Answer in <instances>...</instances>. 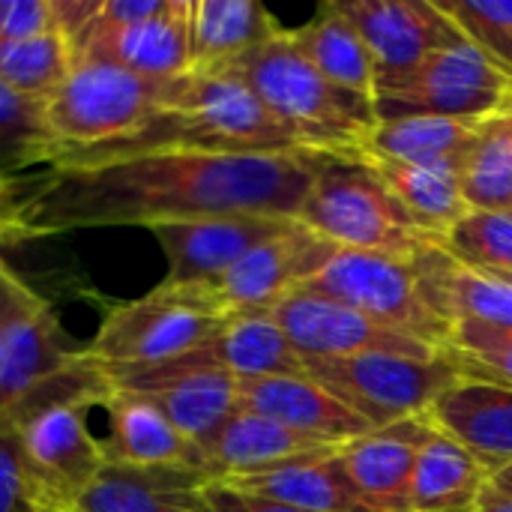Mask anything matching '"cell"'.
Segmentation results:
<instances>
[{"label":"cell","mask_w":512,"mask_h":512,"mask_svg":"<svg viewBox=\"0 0 512 512\" xmlns=\"http://www.w3.org/2000/svg\"><path fill=\"white\" fill-rule=\"evenodd\" d=\"M315 168L309 153L165 150L99 165H48L18 186L24 240L207 216L297 219Z\"/></svg>","instance_id":"cell-1"},{"label":"cell","mask_w":512,"mask_h":512,"mask_svg":"<svg viewBox=\"0 0 512 512\" xmlns=\"http://www.w3.org/2000/svg\"><path fill=\"white\" fill-rule=\"evenodd\" d=\"M165 150L306 153L243 81L228 72H189L177 78L174 96L138 132L66 153L54 165H99Z\"/></svg>","instance_id":"cell-2"},{"label":"cell","mask_w":512,"mask_h":512,"mask_svg":"<svg viewBox=\"0 0 512 512\" xmlns=\"http://www.w3.org/2000/svg\"><path fill=\"white\" fill-rule=\"evenodd\" d=\"M111 393L105 369L84 357L30 390L0 426H6L51 510H72L105 468L102 441L90 432V411Z\"/></svg>","instance_id":"cell-3"},{"label":"cell","mask_w":512,"mask_h":512,"mask_svg":"<svg viewBox=\"0 0 512 512\" xmlns=\"http://www.w3.org/2000/svg\"><path fill=\"white\" fill-rule=\"evenodd\" d=\"M219 72L243 81L306 153L357 156L378 123L375 102L327 81L285 27Z\"/></svg>","instance_id":"cell-4"},{"label":"cell","mask_w":512,"mask_h":512,"mask_svg":"<svg viewBox=\"0 0 512 512\" xmlns=\"http://www.w3.org/2000/svg\"><path fill=\"white\" fill-rule=\"evenodd\" d=\"M315 180L297 222L336 249L414 258L429 237L360 156L309 153Z\"/></svg>","instance_id":"cell-5"},{"label":"cell","mask_w":512,"mask_h":512,"mask_svg":"<svg viewBox=\"0 0 512 512\" xmlns=\"http://www.w3.org/2000/svg\"><path fill=\"white\" fill-rule=\"evenodd\" d=\"M177 78H147L99 57H75L69 75L45 99V123L57 159L138 132L171 96Z\"/></svg>","instance_id":"cell-6"},{"label":"cell","mask_w":512,"mask_h":512,"mask_svg":"<svg viewBox=\"0 0 512 512\" xmlns=\"http://www.w3.org/2000/svg\"><path fill=\"white\" fill-rule=\"evenodd\" d=\"M225 321L192 285L159 282L144 297L111 306L84 351L102 369L162 366L204 348Z\"/></svg>","instance_id":"cell-7"},{"label":"cell","mask_w":512,"mask_h":512,"mask_svg":"<svg viewBox=\"0 0 512 512\" xmlns=\"http://www.w3.org/2000/svg\"><path fill=\"white\" fill-rule=\"evenodd\" d=\"M512 102V75L459 36L429 54L408 78L375 93L378 120L456 117L486 120Z\"/></svg>","instance_id":"cell-8"},{"label":"cell","mask_w":512,"mask_h":512,"mask_svg":"<svg viewBox=\"0 0 512 512\" xmlns=\"http://www.w3.org/2000/svg\"><path fill=\"white\" fill-rule=\"evenodd\" d=\"M303 288L333 297L375 324L396 330L441 351L450 342V324L426 303L411 258L336 249V255Z\"/></svg>","instance_id":"cell-9"},{"label":"cell","mask_w":512,"mask_h":512,"mask_svg":"<svg viewBox=\"0 0 512 512\" xmlns=\"http://www.w3.org/2000/svg\"><path fill=\"white\" fill-rule=\"evenodd\" d=\"M303 366L318 387L363 417L372 429L420 417L450 384L459 381L441 354L432 360L360 354L345 360H306Z\"/></svg>","instance_id":"cell-10"},{"label":"cell","mask_w":512,"mask_h":512,"mask_svg":"<svg viewBox=\"0 0 512 512\" xmlns=\"http://www.w3.org/2000/svg\"><path fill=\"white\" fill-rule=\"evenodd\" d=\"M81 357L84 345L69 342L54 306L0 255V417Z\"/></svg>","instance_id":"cell-11"},{"label":"cell","mask_w":512,"mask_h":512,"mask_svg":"<svg viewBox=\"0 0 512 512\" xmlns=\"http://www.w3.org/2000/svg\"><path fill=\"white\" fill-rule=\"evenodd\" d=\"M336 255V246L294 222L285 234L261 243L231 270L210 282H192L201 300L219 315H267L291 291L303 288Z\"/></svg>","instance_id":"cell-12"},{"label":"cell","mask_w":512,"mask_h":512,"mask_svg":"<svg viewBox=\"0 0 512 512\" xmlns=\"http://www.w3.org/2000/svg\"><path fill=\"white\" fill-rule=\"evenodd\" d=\"M270 318L285 333L288 345L297 357L306 360H345L360 354H402L417 360H432L438 351L423 342L402 336L360 315L357 309L315 294L309 288L291 291L279 306H273Z\"/></svg>","instance_id":"cell-13"},{"label":"cell","mask_w":512,"mask_h":512,"mask_svg":"<svg viewBox=\"0 0 512 512\" xmlns=\"http://www.w3.org/2000/svg\"><path fill=\"white\" fill-rule=\"evenodd\" d=\"M105 375L111 387L147 396L195 447L204 444L231 414L240 411V381L222 369L201 363L195 351L162 366L105 369Z\"/></svg>","instance_id":"cell-14"},{"label":"cell","mask_w":512,"mask_h":512,"mask_svg":"<svg viewBox=\"0 0 512 512\" xmlns=\"http://www.w3.org/2000/svg\"><path fill=\"white\" fill-rule=\"evenodd\" d=\"M336 6L360 33L378 90L408 78L429 54L459 36L435 0H336Z\"/></svg>","instance_id":"cell-15"},{"label":"cell","mask_w":512,"mask_h":512,"mask_svg":"<svg viewBox=\"0 0 512 512\" xmlns=\"http://www.w3.org/2000/svg\"><path fill=\"white\" fill-rule=\"evenodd\" d=\"M297 219L288 216H207L150 225L168 261V285L210 282L231 270L261 243L285 234Z\"/></svg>","instance_id":"cell-16"},{"label":"cell","mask_w":512,"mask_h":512,"mask_svg":"<svg viewBox=\"0 0 512 512\" xmlns=\"http://www.w3.org/2000/svg\"><path fill=\"white\" fill-rule=\"evenodd\" d=\"M192 0H171V6L147 21L126 27L90 24L75 42V57L111 60L123 69H132L147 78H183L192 72V27H189Z\"/></svg>","instance_id":"cell-17"},{"label":"cell","mask_w":512,"mask_h":512,"mask_svg":"<svg viewBox=\"0 0 512 512\" xmlns=\"http://www.w3.org/2000/svg\"><path fill=\"white\" fill-rule=\"evenodd\" d=\"M333 450L339 447L291 432L270 417L237 411L204 444L195 447V468L210 483H228Z\"/></svg>","instance_id":"cell-18"},{"label":"cell","mask_w":512,"mask_h":512,"mask_svg":"<svg viewBox=\"0 0 512 512\" xmlns=\"http://www.w3.org/2000/svg\"><path fill=\"white\" fill-rule=\"evenodd\" d=\"M426 417L375 429L339 447V462L357 498L372 512H411L417 447L429 435Z\"/></svg>","instance_id":"cell-19"},{"label":"cell","mask_w":512,"mask_h":512,"mask_svg":"<svg viewBox=\"0 0 512 512\" xmlns=\"http://www.w3.org/2000/svg\"><path fill=\"white\" fill-rule=\"evenodd\" d=\"M237 396H240V411L270 417L291 432L318 438L333 447H342L354 438L375 432L363 417H357L351 408L333 399L309 375L240 381Z\"/></svg>","instance_id":"cell-20"},{"label":"cell","mask_w":512,"mask_h":512,"mask_svg":"<svg viewBox=\"0 0 512 512\" xmlns=\"http://www.w3.org/2000/svg\"><path fill=\"white\" fill-rule=\"evenodd\" d=\"M432 429L462 444L492 477L512 465V390L456 381L426 411Z\"/></svg>","instance_id":"cell-21"},{"label":"cell","mask_w":512,"mask_h":512,"mask_svg":"<svg viewBox=\"0 0 512 512\" xmlns=\"http://www.w3.org/2000/svg\"><path fill=\"white\" fill-rule=\"evenodd\" d=\"M198 468H132L105 462L99 477L75 501V512H213Z\"/></svg>","instance_id":"cell-22"},{"label":"cell","mask_w":512,"mask_h":512,"mask_svg":"<svg viewBox=\"0 0 512 512\" xmlns=\"http://www.w3.org/2000/svg\"><path fill=\"white\" fill-rule=\"evenodd\" d=\"M411 267L426 303L450 327L456 321H480L512 330V285L498 276L465 267L438 243L423 246Z\"/></svg>","instance_id":"cell-23"},{"label":"cell","mask_w":512,"mask_h":512,"mask_svg":"<svg viewBox=\"0 0 512 512\" xmlns=\"http://www.w3.org/2000/svg\"><path fill=\"white\" fill-rule=\"evenodd\" d=\"M102 411L108 417V435L99 438L105 462L132 468H195V444L186 441L147 396L111 387Z\"/></svg>","instance_id":"cell-24"},{"label":"cell","mask_w":512,"mask_h":512,"mask_svg":"<svg viewBox=\"0 0 512 512\" xmlns=\"http://www.w3.org/2000/svg\"><path fill=\"white\" fill-rule=\"evenodd\" d=\"M360 159L381 177V183L396 195L411 219L435 240H441L459 219L471 213L462 192L465 162H396L366 153H360Z\"/></svg>","instance_id":"cell-25"},{"label":"cell","mask_w":512,"mask_h":512,"mask_svg":"<svg viewBox=\"0 0 512 512\" xmlns=\"http://www.w3.org/2000/svg\"><path fill=\"white\" fill-rule=\"evenodd\" d=\"M195 357L213 369L234 375L237 381L306 375L303 360L288 345L279 324L267 315H234L222 330L195 351Z\"/></svg>","instance_id":"cell-26"},{"label":"cell","mask_w":512,"mask_h":512,"mask_svg":"<svg viewBox=\"0 0 512 512\" xmlns=\"http://www.w3.org/2000/svg\"><path fill=\"white\" fill-rule=\"evenodd\" d=\"M189 27L192 72H219L282 30L255 0H192Z\"/></svg>","instance_id":"cell-27"},{"label":"cell","mask_w":512,"mask_h":512,"mask_svg":"<svg viewBox=\"0 0 512 512\" xmlns=\"http://www.w3.org/2000/svg\"><path fill=\"white\" fill-rule=\"evenodd\" d=\"M228 486L309 512H372L348 483L339 450L306 456L255 477L228 480Z\"/></svg>","instance_id":"cell-28"},{"label":"cell","mask_w":512,"mask_h":512,"mask_svg":"<svg viewBox=\"0 0 512 512\" xmlns=\"http://www.w3.org/2000/svg\"><path fill=\"white\" fill-rule=\"evenodd\" d=\"M489 483L492 474L462 444L429 429L417 447L411 512H468Z\"/></svg>","instance_id":"cell-29"},{"label":"cell","mask_w":512,"mask_h":512,"mask_svg":"<svg viewBox=\"0 0 512 512\" xmlns=\"http://www.w3.org/2000/svg\"><path fill=\"white\" fill-rule=\"evenodd\" d=\"M291 39L327 81L375 102L378 78L372 57L354 24L342 15L336 3L321 6L312 21L291 30Z\"/></svg>","instance_id":"cell-30"},{"label":"cell","mask_w":512,"mask_h":512,"mask_svg":"<svg viewBox=\"0 0 512 512\" xmlns=\"http://www.w3.org/2000/svg\"><path fill=\"white\" fill-rule=\"evenodd\" d=\"M483 120L399 117L378 120L360 153L396 162H465ZM357 153V156H360Z\"/></svg>","instance_id":"cell-31"},{"label":"cell","mask_w":512,"mask_h":512,"mask_svg":"<svg viewBox=\"0 0 512 512\" xmlns=\"http://www.w3.org/2000/svg\"><path fill=\"white\" fill-rule=\"evenodd\" d=\"M471 210H512V102L480 123L462 165Z\"/></svg>","instance_id":"cell-32"},{"label":"cell","mask_w":512,"mask_h":512,"mask_svg":"<svg viewBox=\"0 0 512 512\" xmlns=\"http://www.w3.org/2000/svg\"><path fill=\"white\" fill-rule=\"evenodd\" d=\"M72 63V45L57 30L0 45V81L42 102L54 96V90L69 75Z\"/></svg>","instance_id":"cell-33"},{"label":"cell","mask_w":512,"mask_h":512,"mask_svg":"<svg viewBox=\"0 0 512 512\" xmlns=\"http://www.w3.org/2000/svg\"><path fill=\"white\" fill-rule=\"evenodd\" d=\"M54 162L57 144L45 123V102L0 81V174Z\"/></svg>","instance_id":"cell-34"},{"label":"cell","mask_w":512,"mask_h":512,"mask_svg":"<svg viewBox=\"0 0 512 512\" xmlns=\"http://www.w3.org/2000/svg\"><path fill=\"white\" fill-rule=\"evenodd\" d=\"M459 381L495 384L512 390V330L480 324V321H456L450 327V342L438 351Z\"/></svg>","instance_id":"cell-35"},{"label":"cell","mask_w":512,"mask_h":512,"mask_svg":"<svg viewBox=\"0 0 512 512\" xmlns=\"http://www.w3.org/2000/svg\"><path fill=\"white\" fill-rule=\"evenodd\" d=\"M438 246L480 273H512V210H471Z\"/></svg>","instance_id":"cell-36"},{"label":"cell","mask_w":512,"mask_h":512,"mask_svg":"<svg viewBox=\"0 0 512 512\" xmlns=\"http://www.w3.org/2000/svg\"><path fill=\"white\" fill-rule=\"evenodd\" d=\"M483 54L512 75V0H435Z\"/></svg>","instance_id":"cell-37"},{"label":"cell","mask_w":512,"mask_h":512,"mask_svg":"<svg viewBox=\"0 0 512 512\" xmlns=\"http://www.w3.org/2000/svg\"><path fill=\"white\" fill-rule=\"evenodd\" d=\"M0 512H51L6 426H0Z\"/></svg>","instance_id":"cell-38"},{"label":"cell","mask_w":512,"mask_h":512,"mask_svg":"<svg viewBox=\"0 0 512 512\" xmlns=\"http://www.w3.org/2000/svg\"><path fill=\"white\" fill-rule=\"evenodd\" d=\"M57 30L51 0H0V45Z\"/></svg>","instance_id":"cell-39"},{"label":"cell","mask_w":512,"mask_h":512,"mask_svg":"<svg viewBox=\"0 0 512 512\" xmlns=\"http://www.w3.org/2000/svg\"><path fill=\"white\" fill-rule=\"evenodd\" d=\"M204 498H207L213 512H309L300 510V507H291V504H282V501H270V498H261V495L240 492V489H234L228 483H207Z\"/></svg>","instance_id":"cell-40"},{"label":"cell","mask_w":512,"mask_h":512,"mask_svg":"<svg viewBox=\"0 0 512 512\" xmlns=\"http://www.w3.org/2000/svg\"><path fill=\"white\" fill-rule=\"evenodd\" d=\"M168 6H171V0H102L93 24H102V27H126V24H138V21L156 18Z\"/></svg>","instance_id":"cell-41"},{"label":"cell","mask_w":512,"mask_h":512,"mask_svg":"<svg viewBox=\"0 0 512 512\" xmlns=\"http://www.w3.org/2000/svg\"><path fill=\"white\" fill-rule=\"evenodd\" d=\"M99 3L102 0H51L57 33H63L69 39V45H72L93 24V18L99 12Z\"/></svg>","instance_id":"cell-42"},{"label":"cell","mask_w":512,"mask_h":512,"mask_svg":"<svg viewBox=\"0 0 512 512\" xmlns=\"http://www.w3.org/2000/svg\"><path fill=\"white\" fill-rule=\"evenodd\" d=\"M21 213H18V183L0 174V246L21 243Z\"/></svg>","instance_id":"cell-43"},{"label":"cell","mask_w":512,"mask_h":512,"mask_svg":"<svg viewBox=\"0 0 512 512\" xmlns=\"http://www.w3.org/2000/svg\"><path fill=\"white\" fill-rule=\"evenodd\" d=\"M468 512H512V498L501 495L492 483L483 489V495L477 498V504Z\"/></svg>","instance_id":"cell-44"},{"label":"cell","mask_w":512,"mask_h":512,"mask_svg":"<svg viewBox=\"0 0 512 512\" xmlns=\"http://www.w3.org/2000/svg\"><path fill=\"white\" fill-rule=\"evenodd\" d=\"M492 486L501 492V495H507L512 498V465H507L504 471H498L495 477H492Z\"/></svg>","instance_id":"cell-45"},{"label":"cell","mask_w":512,"mask_h":512,"mask_svg":"<svg viewBox=\"0 0 512 512\" xmlns=\"http://www.w3.org/2000/svg\"><path fill=\"white\" fill-rule=\"evenodd\" d=\"M489 276H492V273H489ZM498 279H501V282H507V285H512V273H498Z\"/></svg>","instance_id":"cell-46"},{"label":"cell","mask_w":512,"mask_h":512,"mask_svg":"<svg viewBox=\"0 0 512 512\" xmlns=\"http://www.w3.org/2000/svg\"><path fill=\"white\" fill-rule=\"evenodd\" d=\"M51 512H75V510H51Z\"/></svg>","instance_id":"cell-47"}]
</instances>
